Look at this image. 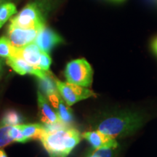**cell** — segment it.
I'll use <instances>...</instances> for the list:
<instances>
[{"label": "cell", "mask_w": 157, "mask_h": 157, "mask_svg": "<svg viewBox=\"0 0 157 157\" xmlns=\"http://www.w3.org/2000/svg\"><path fill=\"white\" fill-rule=\"evenodd\" d=\"M44 127L46 132L40 140L50 157H67L81 141L77 129L63 123Z\"/></svg>", "instance_id": "obj_1"}, {"label": "cell", "mask_w": 157, "mask_h": 157, "mask_svg": "<svg viewBox=\"0 0 157 157\" xmlns=\"http://www.w3.org/2000/svg\"><path fill=\"white\" fill-rule=\"evenodd\" d=\"M143 123V118L137 113L122 112L104 119L98 124L97 130L116 138L134 132Z\"/></svg>", "instance_id": "obj_2"}, {"label": "cell", "mask_w": 157, "mask_h": 157, "mask_svg": "<svg viewBox=\"0 0 157 157\" xmlns=\"http://www.w3.org/2000/svg\"><path fill=\"white\" fill-rule=\"evenodd\" d=\"M64 74L68 82L82 87H90L93 82V70L84 58L76 59L68 63Z\"/></svg>", "instance_id": "obj_3"}, {"label": "cell", "mask_w": 157, "mask_h": 157, "mask_svg": "<svg viewBox=\"0 0 157 157\" xmlns=\"http://www.w3.org/2000/svg\"><path fill=\"white\" fill-rule=\"evenodd\" d=\"M55 82L59 94L66 105L69 107L78 102L96 96V94L93 91L87 89V87L68 82H62L56 78Z\"/></svg>", "instance_id": "obj_4"}, {"label": "cell", "mask_w": 157, "mask_h": 157, "mask_svg": "<svg viewBox=\"0 0 157 157\" xmlns=\"http://www.w3.org/2000/svg\"><path fill=\"white\" fill-rule=\"evenodd\" d=\"M10 23L25 29H41L44 26V21L40 10L34 3L25 6L10 20Z\"/></svg>", "instance_id": "obj_5"}, {"label": "cell", "mask_w": 157, "mask_h": 157, "mask_svg": "<svg viewBox=\"0 0 157 157\" xmlns=\"http://www.w3.org/2000/svg\"><path fill=\"white\" fill-rule=\"evenodd\" d=\"M39 30L40 29L21 28L10 23L7 30V38L15 48H21L34 42Z\"/></svg>", "instance_id": "obj_6"}, {"label": "cell", "mask_w": 157, "mask_h": 157, "mask_svg": "<svg viewBox=\"0 0 157 157\" xmlns=\"http://www.w3.org/2000/svg\"><path fill=\"white\" fill-rule=\"evenodd\" d=\"M63 42V39L60 35L52 29L45 27V25L39 31L34 41L35 44H36L43 52L48 54L54 47Z\"/></svg>", "instance_id": "obj_7"}, {"label": "cell", "mask_w": 157, "mask_h": 157, "mask_svg": "<svg viewBox=\"0 0 157 157\" xmlns=\"http://www.w3.org/2000/svg\"><path fill=\"white\" fill-rule=\"evenodd\" d=\"M6 63L16 73L21 74V75H25L27 74H32V75L36 76L38 78H41L50 74V71H44L40 68L31 66L20 57H10L7 58Z\"/></svg>", "instance_id": "obj_8"}, {"label": "cell", "mask_w": 157, "mask_h": 157, "mask_svg": "<svg viewBox=\"0 0 157 157\" xmlns=\"http://www.w3.org/2000/svg\"><path fill=\"white\" fill-rule=\"evenodd\" d=\"M42 52V50L36 44L32 42L21 48H15L13 56L20 57L31 66L39 68Z\"/></svg>", "instance_id": "obj_9"}, {"label": "cell", "mask_w": 157, "mask_h": 157, "mask_svg": "<svg viewBox=\"0 0 157 157\" xmlns=\"http://www.w3.org/2000/svg\"><path fill=\"white\" fill-rule=\"evenodd\" d=\"M37 101H38L39 114L41 121L44 124H53L63 123L59 119L58 114L54 110L51 109L46 98L41 92L37 93Z\"/></svg>", "instance_id": "obj_10"}, {"label": "cell", "mask_w": 157, "mask_h": 157, "mask_svg": "<svg viewBox=\"0 0 157 157\" xmlns=\"http://www.w3.org/2000/svg\"><path fill=\"white\" fill-rule=\"evenodd\" d=\"M48 98L60 121L64 124L69 126L73 121V115L70 107L66 105L59 93Z\"/></svg>", "instance_id": "obj_11"}, {"label": "cell", "mask_w": 157, "mask_h": 157, "mask_svg": "<svg viewBox=\"0 0 157 157\" xmlns=\"http://www.w3.org/2000/svg\"><path fill=\"white\" fill-rule=\"evenodd\" d=\"M82 136L90 143L94 150L117 142L115 138L104 134L99 130L85 132L82 135Z\"/></svg>", "instance_id": "obj_12"}, {"label": "cell", "mask_w": 157, "mask_h": 157, "mask_svg": "<svg viewBox=\"0 0 157 157\" xmlns=\"http://www.w3.org/2000/svg\"><path fill=\"white\" fill-rule=\"evenodd\" d=\"M19 127L23 137L27 141L31 139H37L40 140L46 132V129L44 125L40 124H20Z\"/></svg>", "instance_id": "obj_13"}, {"label": "cell", "mask_w": 157, "mask_h": 157, "mask_svg": "<svg viewBox=\"0 0 157 157\" xmlns=\"http://www.w3.org/2000/svg\"><path fill=\"white\" fill-rule=\"evenodd\" d=\"M39 84L40 90L48 98L59 93L55 82V78L51 76L50 73L44 77L39 78Z\"/></svg>", "instance_id": "obj_14"}, {"label": "cell", "mask_w": 157, "mask_h": 157, "mask_svg": "<svg viewBox=\"0 0 157 157\" xmlns=\"http://www.w3.org/2000/svg\"><path fill=\"white\" fill-rule=\"evenodd\" d=\"M16 13V7L13 3L7 2L0 6V28Z\"/></svg>", "instance_id": "obj_15"}, {"label": "cell", "mask_w": 157, "mask_h": 157, "mask_svg": "<svg viewBox=\"0 0 157 157\" xmlns=\"http://www.w3.org/2000/svg\"><path fill=\"white\" fill-rule=\"evenodd\" d=\"M11 126L12 125L0 121V149L14 142L9 134Z\"/></svg>", "instance_id": "obj_16"}, {"label": "cell", "mask_w": 157, "mask_h": 157, "mask_svg": "<svg viewBox=\"0 0 157 157\" xmlns=\"http://www.w3.org/2000/svg\"><path fill=\"white\" fill-rule=\"evenodd\" d=\"M15 48L11 44L7 37L2 36L0 38V56L8 58L14 55Z\"/></svg>", "instance_id": "obj_17"}, {"label": "cell", "mask_w": 157, "mask_h": 157, "mask_svg": "<svg viewBox=\"0 0 157 157\" xmlns=\"http://www.w3.org/2000/svg\"><path fill=\"white\" fill-rule=\"evenodd\" d=\"M117 147L118 143L117 142H116L114 143H112V144L102 147L101 148L94 150L93 152L99 157H113Z\"/></svg>", "instance_id": "obj_18"}, {"label": "cell", "mask_w": 157, "mask_h": 157, "mask_svg": "<svg viewBox=\"0 0 157 157\" xmlns=\"http://www.w3.org/2000/svg\"><path fill=\"white\" fill-rule=\"evenodd\" d=\"M1 121L9 125H17L22 122V118L15 111H10L5 113Z\"/></svg>", "instance_id": "obj_19"}, {"label": "cell", "mask_w": 157, "mask_h": 157, "mask_svg": "<svg viewBox=\"0 0 157 157\" xmlns=\"http://www.w3.org/2000/svg\"><path fill=\"white\" fill-rule=\"evenodd\" d=\"M10 136L13 139L14 142L17 143H25L27 142L26 139L23 137V135L21 132V129H20L19 125H13L11 126L10 129L9 130Z\"/></svg>", "instance_id": "obj_20"}, {"label": "cell", "mask_w": 157, "mask_h": 157, "mask_svg": "<svg viewBox=\"0 0 157 157\" xmlns=\"http://www.w3.org/2000/svg\"><path fill=\"white\" fill-rule=\"evenodd\" d=\"M51 63H52V60H51V58L49 56V54L42 51L40 62H39V68L40 69L44 71H50Z\"/></svg>", "instance_id": "obj_21"}, {"label": "cell", "mask_w": 157, "mask_h": 157, "mask_svg": "<svg viewBox=\"0 0 157 157\" xmlns=\"http://www.w3.org/2000/svg\"><path fill=\"white\" fill-rule=\"evenodd\" d=\"M151 48H152L153 51H154L155 53L157 55V37L154 39V41H153L152 44H151Z\"/></svg>", "instance_id": "obj_22"}, {"label": "cell", "mask_w": 157, "mask_h": 157, "mask_svg": "<svg viewBox=\"0 0 157 157\" xmlns=\"http://www.w3.org/2000/svg\"><path fill=\"white\" fill-rule=\"evenodd\" d=\"M0 157H7V154L3 149H0Z\"/></svg>", "instance_id": "obj_23"}, {"label": "cell", "mask_w": 157, "mask_h": 157, "mask_svg": "<svg viewBox=\"0 0 157 157\" xmlns=\"http://www.w3.org/2000/svg\"><path fill=\"white\" fill-rule=\"evenodd\" d=\"M87 157H99V156H98V155H96L95 153L93 152V153H92V154H90Z\"/></svg>", "instance_id": "obj_24"}, {"label": "cell", "mask_w": 157, "mask_h": 157, "mask_svg": "<svg viewBox=\"0 0 157 157\" xmlns=\"http://www.w3.org/2000/svg\"><path fill=\"white\" fill-rule=\"evenodd\" d=\"M2 74V63L0 61V77H1Z\"/></svg>", "instance_id": "obj_25"}, {"label": "cell", "mask_w": 157, "mask_h": 157, "mask_svg": "<svg viewBox=\"0 0 157 157\" xmlns=\"http://www.w3.org/2000/svg\"><path fill=\"white\" fill-rule=\"evenodd\" d=\"M113 1H123V0H113Z\"/></svg>", "instance_id": "obj_26"}]
</instances>
